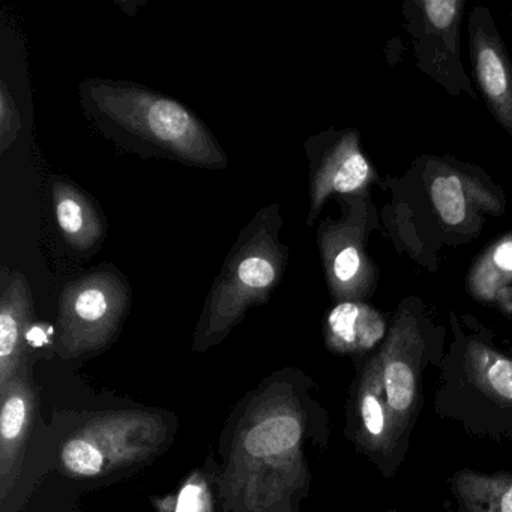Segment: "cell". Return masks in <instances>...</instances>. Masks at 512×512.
<instances>
[{"instance_id":"obj_13","label":"cell","mask_w":512,"mask_h":512,"mask_svg":"<svg viewBox=\"0 0 512 512\" xmlns=\"http://www.w3.org/2000/svg\"><path fill=\"white\" fill-rule=\"evenodd\" d=\"M473 68L479 88L497 121L512 134V65L500 40L470 26Z\"/></svg>"},{"instance_id":"obj_1","label":"cell","mask_w":512,"mask_h":512,"mask_svg":"<svg viewBox=\"0 0 512 512\" xmlns=\"http://www.w3.org/2000/svg\"><path fill=\"white\" fill-rule=\"evenodd\" d=\"M305 427L301 401L283 383L254 395L233 434L221 476L227 511L290 512L293 494L307 476Z\"/></svg>"},{"instance_id":"obj_3","label":"cell","mask_w":512,"mask_h":512,"mask_svg":"<svg viewBox=\"0 0 512 512\" xmlns=\"http://www.w3.org/2000/svg\"><path fill=\"white\" fill-rule=\"evenodd\" d=\"M280 205L256 212L230 248L209 290L197 322L193 349L206 352L220 344L247 311L269 301L289 265V247L280 239Z\"/></svg>"},{"instance_id":"obj_9","label":"cell","mask_w":512,"mask_h":512,"mask_svg":"<svg viewBox=\"0 0 512 512\" xmlns=\"http://www.w3.org/2000/svg\"><path fill=\"white\" fill-rule=\"evenodd\" d=\"M37 388L32 380L31 368L26 365L19 374L0 391V499L7 500L13 490L23 458L26 443L34 424L37 410Z\"/></svg>"},{"instance_id":"obj_20","label":"cell","mask_w":512,"mask_h":512,"mask_svg":"<svg viewBox=\"0 0 512 512\" xmlns=\"http://www.w3.org/2000/svg\"><path fill=\"white\" fill-rule=\"evenodd\" d=\"M172 512H212V499L205 478L190 476L173 502Z\"/></svg>"},{"instance_id":"obj_10","label":"cell","mask_w":512,"mask_h":512,"mask_svg":"<svg viewBox=\"0 0 512 512\" xmlns=\"http://www.w3.org/2000/svg\"><path fill=\"white\" fill-rule=\"evenodd\" d=\"M35 322L34 296L28 277L17 269L0 268V391L29 365V326Z\"/></svg>"},{"instance_id":"obj_21","label":"cell","mask_w":512,"mask_h":512,"mask_svg":"<svg viewBox=\"0 0 512 512\" xmlns=\"http://www.w3.org/2000/svg\"><path fill=\"white\" fill-rule=\"evenodd\" d=\"M421 7L425 19L436 31L449 34L457 26L464 4L458 0H425Z\"/></svg>"},{"instance_id":"obj_18","label":"cell","mask_w":512,"mask_h":512,"mask_svg":"<svg viewBox=\"0 0 512 512\" xmlns=\"http://www.w3.org/2000/svg\"><path fill=\"white\" fill-rule=\"evenodd\" d=\"M469 362L482 391L500 403L512 404V359L482 344H472Z\"/></svg>"},{"instance_id":"obj_8","label":"cell","mask_w":512,"mask_h":512,"mask_svg":"<svg viewBox=\"0 0 512 512\" xmlns=\"http://www.w3.org/2000/svg\"><path fill=\"white\" fill-rule=\"evenodd\" d=\"M424 338L418 322L410 313L394 320L385 343L377 353L389 409L394 416L398 440L406 437L419 404V379L424 353Z\"/></svg>"},{"instance_id":"obj_19","label":"cell","mask_w":512,"mask_h":512,"mask_svg":"<svg viewBox=\"0 0 512 512\" xmlns=\"http://www.w3.org/2000/svg\"><path fill=\"white\" fill-rule=\"evenodd\" d=\"M22 125L16 98L11 94L7 82L2 79L0 80V154H5L16 143Z\"/></svg>"},{"instance_id":"obj_15","label":"cell","mask_w":512,"mask_h":512,"mask_svg":"<svg viewBox=\"0 0 512 512\" xmlns=\"http://www.w3.org/2000/svg\"><path fill=\"white\" fill-rule=\"evenodd\" d=\"M329 349L341 355L365 353L382 343L386 322L382 313L362 301L338 302L325 319Z\"/></svg>"},{"instance_id":"obj_4","label":"cell","mask_w":512,"mask_h":512,"mask_svg":"<svg viewBox=\"0 0 512 512\" xmlns=\"http://www.w3.org/2000/svg\"><path fill=\"white\" fill-rule=\"evenodd\" d=\"M131 301L130 283L113 263H103L68 281L59 296V356L85 358L104 352L118 337Z\"/></svg>"},{"instance_id":"obj_17","label":"cell","mask_w":512,"mask_h":512,"mask_svg":"<svg viewBox=\"0 0 512 512\" xmlns=\"http://www.w3.org/2000/svg\"><path fill=\"white\" fill-rule=\"evenodd\" d=\"M512 286V238L494 244L473 266L470 292L484 302L503 305Z\"/></svg>"},{"instance_id":"obj_22","label":"cell","mask_w":512,"mask_h":512,"mask_svg":"<svg viewBox=\"0 0 512 512\" xmlns=\"http://www.w3.org/2000/svg\"><path fill=\"white\" fill-rule=\"evenodd\" d=\"M55 335V326L52 323L35 320L29 326L28 335H26L28 350H44L58 347V344L55 343Z\"/></svg>"},{"instance_id":"obj_2","label":"cell","mask_w":512,"mask_h":512,"mask_svg":"<svg viewBox=\"0 0 512 512\" xmlns=\"http://www.w3.org/2000/svg\"><path fill=\"white\" fill-rule=\"evenodd\" d=\"M79 97L89 124L128 154L197 169L229 166L205 122L169 95L127 80L91 77L80 83Z\"/></svg>"},{"instance_id":"obj_7","label":"cell","mask_w":512,"mask_h":512,"mask_svg":"<svg viewBox=\"0 0 512 512\" xmlns=\"http://www.w3.org/2000/svg\"><path fill=\"white\" fill-rule=\"evenodd\" d=\"M305 151L310 160L308 226H313L329 197L361 196L376 178L370 161L362 154L358 131L311 137L305 142Z\"/></svg>"},{"instance_id":"obj_23","label":"cell","mask_w":512,"mask_h":512,"mask_svg":"<svg viewBox=\"0 0 512 512\" xmlns=\"http://www.w3.org/2000/svg\"><path fill=\"white\" fill-rule=\"evenodd\" d=\"M383 512H398V511H395V509H391V511H383Z\"/></svg>"},{"instance_id":"obj_12","label":"cell","mask_w":512,"mask_h":512,"mask_svg":"<svg viewBox=\"0 0 512 512\" xmlns=\"http://www.w3.org/2000/svg\"><path fill=\"white\" fill-rule=\"evenodd\" d=\"M50 194L65 244L82 256L97 253L107 235L106 218L97 200L76 182L59 175L50 179Z\"/></svg>"},{"instance_id":"obj_16","label":"cell","mask_w":512,"mask_h":512,"mask_svg":"<svg viewBox=\"0 0 512 512\" xmlns=\"http://www.w3.org/2000/svg\"><path fill=\"white\" fill-rule=\"evenodd\" d=\"M452 490L461 512H512V473L460 470L452 478Z\"/></svg>"},{"instance_id":"obj_11","label":"cell","mask_w":512,"mask_h":512,"mask_svg":"<svg viewBox=\"0 0 512 512\" xmlns=\"http://www.w3.org/2000/svg\"><path fill=\"white\" fill-rule=\"evenodd\" d=\"M356 442L377 461L388 464L400 445L394 416L383 385L379 356H373L362 370L356 388Z\"/></svg>"},{"instance_id":"obj_5","label":"cell","mask_w":512,"mask_h":512,"mask_svg":"<svg viewBox=\"0 0 512 512\" xmlns=\"http://www.w3.org/2000/svg\"><path fill=\"white\" fill-rule=\"evenodd\" d=\"M170 425L154 410H119L89 419L61 449L65 472L98 478L151 460L169 440Z\"/></svg>"},{"instance_id":"obj_14","label":"cell","mask_w":512,"mask_h":512,"mask_svg":"<svg viewBox=\"0 0 512 512\" xmlns=\"http://www.w3.org/2000/svg\"><path fill=\"white\" fill-rule=\"evenodd\" d=\"M430 199L440 220L454 229L472 226L481 212L500 211L499 199L491 191L455 170H445L431 179Z\"/></svg>"},{"instance_id":"obj_6","label":"cell","mask_w":512,"mask_h":512,"mask_svg":"<svg viewBox=\"0 0 512 512\" xmlns=\"http://www.w3.org/2000/svg\"><path fill=\"white\" fill-rule=\"evenodd\" d=\"M367 200L347 197L341 220H325L317 230V244L329 292L335 301H362L376 283V268L367 254Z\"/></svg>"}]
</instances>
